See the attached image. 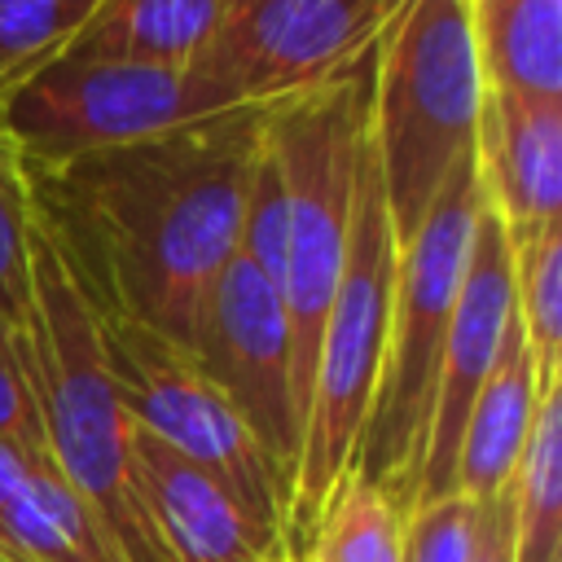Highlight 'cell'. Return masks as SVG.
<instances>
[{
	"instance_id": "8992f818",
	"label": "cell",
	"mask_w": 562,
	"mask_h": 562,
	"mask_svg": "<svg viewBox=\"0 0 562 562\" xmlns=\"http://www.w3.org/2000/svg\"><path fill=\"white\" fill-rule=\"evenodd\" d=\"M474 215H479V167L470 154L448 176V184L430 202L417 233L395 250L382 369H378V391H373L356 465L378 487H386L400 509H408L417 492L435 369H439L443 334L461 290V272L470 259Z\"/></svg>"
},
{
	"instance_id": "d6986e66",
	"label": "cell",
	"mask_w": 562,
	"mask_h": 562,
	"mask_svg": "<svg viewBox=\"0 0 562 562\" xmlns=\"http://www.w3.org/2000/svg\"><path fill=\"white\" fill-rule=\"evenodd\" d=\"M514 255V321L522 329L536 386H562V224L509 241Z\"/></svg>"
},
{
	"instance_id": "83f0119b",
	"label": "cell",
	"mask_w": 562,
	"mask_h": 562,
	"mask_svg": "<svg viewBox=\"0 0 562 562\" xmlns=\"http://www.w3.org/2000/svg\"><path fill=\"white\" fill-rule=\"evenodd\" d=\"M0 347H4V342H0Z\"/></svg>"
},
{
	"instance_id": "30bf717a",
	"label": "cell",
	"mask_w": 562,
	"mask_h": 562,
	"mask_svg": "<svg viewBox=\"0 0 562 562\" xmlns=\"http://www.w3.org/2000/svg\"><path fill=\"white\" fill-rule=\"evenodd\" d=\"M184 351L202 364V373L228 395V404L241 413L255 439L272 452V461L285 470V492H290L299 413H294L290 321L281 290L255 263L233 255L202 294Z\"/></svg>"
},
{
	"instance_id": "7c38bea8",
	"label": "cell",
	"mask_w": 562,
	"mask_h": 562,
	"mask_svg": "<svg viewBox=\"0 0 562 562\" xmlns=\"http://www.w3.org/2000/svg\"><path fill=\"white\" fill-rule=\"evenodd\" d=\"M132 492L162 562H259L281 549L215 474L132 430Z\"/></svg>"
},
{
	"instance_id": "5bb4252c",
	"label": "cell",
	"mask_w": 562,
	"mask_h": 562,
	"mask_svg": "<svg viewBox=\"0 0 562 562\" xmlns=\"http://www.w3.org/2000/svg\"><path fill=\"white\" fill-rule=\"evenodd\" d=\"M540 395L544 391L536 386L522 329L509 316L501 356H496L487 382L479 386V395H474V404L465 413V426H461L457 492L465 501L487 505V501H496L509 487V479L518 470V457L527 448V435H531Z\"/></svg>"
},
{
	"instance_id": "4fadbf2b",
	"label": "cell",
	"mask_w": 562,
	"mask_h": 562,
	"mask_svg": "<svg viewBox=\"0 0 562 562\" xmlns=\"http://www.w3.org/2000/svg\"><path fill=\"white\" fill-rule=\"evenodd\" d=\"M474 167L509 241L562 224V101L483 88Z\"/></svg>"
},
{
	"instance_id": "5b68a950",
	"label": "cell",
	"mask_w": 562,
	"mask_h": 562,
	"mask_svg": "<svg viewBox=\"0 0 562 562\" xmlns=\"http://www.w3.org/2000/svg\"><path fill=\"white\" fill-rule=\"evenodd\" d=\"M391 285H395V233L382 202L378 162L369 149L360 171V198H356L342 277L316 342L312 386H307L299 448L290 465V492L281 509V553L290 562L303 553L325 496L360 457V439L369 426L378 369H382Z\"/></svg>"
},
{
	"instance_id": "ba28073f",
	"label": "cell",
	"mask_w": 562,
	"mask_h": 562,
	"mask_svg": "<svg viewBox=\"0 0 562 562\" xmlns=\"http://www.w3.org/2000/svg\"><path fill=\"white\" fill-rule=\"evenodd\" d=\"M105 360L119 382L123 408L136 430L215 474L268 531L281 540L285 470L255 439L228 395L202 373V364L154 329L132 321H105Z\"/></svg>"
},
{
	"instance_id": "4316f807",
	"label": "cell",
	"mask_w": 562,
	"mask_h": 562,
	"mask_svg": "<svg viewBox=\"0 0 562 562\" xmlns=\"http://www.w3.org/2000/svg\"><path fill=\"white\" fill-rule=\"evenodd\" d=\"M0 562H18V558H13V553H9V549H0Z\"/></svg>"
},
{
	"instance_id": "277c9868",
	"label": "cell",
	"mask_w": 562,
	"mask_h": 562,
	"mask_svg": "<svg viewBox=\"0 0 562 562\" xmlns=\"http://www.w3.org/2000/svg\"><path fill=\"white\" fill-rule=\"evenodd\" d=\"M369 92L373 53L342 79L268 110V140L285 184V263L281 303L290 321V382L294 413L303 422L312 364L329 299L342 277L347 237L360 198V171L369 154Z\"/></svg>"
},
{
	"instance_id": "e0dca14e",
	"label": "cell",
	"mask_w": 562,
	"mask_h": 562,
	"mask_svg": "<svg viewBox=\"0 0 562 562\" xmlns=\"http://www.w3.org/2000/svg\"><path fill=\"white\" fill-rule=\"evenodd\" d=\"M505 496L514 562H562V386H549L540 395L527 448Z\"/></svg>"
},
{
	"instance_id": "ffe728a7",
	"label": "cell",
	"mask_w": 562,
	"mask_h": 562,
	"mask_svg": "<svg viewBox=\"0 0 562 562\" xmlns=\"http://www.w3.org/2000/svg\"><path fill=\"white\" fill-rule=\"evenodd\" d=\"M101 0H0V92L57 61Z\"/></svg>"
},
{
	"instance_id": "7402d4cb",
	"label": "cell",
	"mask_w": 562,
	"mask_h": 562,
	"mask_svg": "<svg viewBox=\"0 0 562 562\" xmlns=\"http://www.w3.org/2000/svg\"><path fill=\"white\" fill-rule=\"evenodd\" d=\"M237 255L255 263L277 290H281V263H285V184L272 154V140L263 132V149L255 158L246 202H241V228H237Z\"/></svg>"
},
{
	"instance_id": "2e32d148",
	"label": "cell",
	"mask_w": 562,
	"mask_h": 562,
	"mask_svg": "<svg viewBox=\"0 0 562 562\" xmlns=\"http://www.w3.org/2000/svg\"><path fill=\"white\" fill-rule=\"evenodd\" d=\"M483 88L562 101V0H470Z\"/></svg>"
},
{
	"instance_id": "9c48e42d",
	"label": "cell",
	"mask_w": 562,
	"mask_h": 562,
	"mask_svg": "<svg viewBox=\"0 0 562 562\" xmlns=\"http://www.w3.org/2000/svg\"><path fill=\"white\" fill-rule=\"evenodd\" d=\"M400 0H228L193 75L228 105H277L360 66Z\"/></svg>"
},
{
	"instance_id": "52a82bcc",
	"label": "cell",
	"mask_w": 562,
	"mask_h": 562,
	"mask_svg": "<svg viewBox=\"0 0 562 562\" xmlns=\"http://www.w3.org/2000/svg\"><path fill=\"white\" fill-rule=\"evenodd\" d=\"M189 66L145 61H70L57 57L0 92V123L26 162H61L75 154L149 140L215 114H228Z\"/></svg>"
},
{
	"instance_id": "cb8c5ba5",
	"label": "cell",
	"mask_w": 562,
	"mask_h": 562,
	"mask_svg": "<svg viewBox=\"0 0 562 562\" xmlns=\"http://www.w3.org/2000/svg\"><path fill=\"white\" fill-rule=\"evenodd\" d=\"M0 439L22 443V448H44L40 439V417H35V400L26 391V378L9 351V342L0 347Z\"/></svg>"
},
{
	"instance_id": "603a6c76",
	"label": "cell",
	"mask_w": 562,
	"mask_h": 562,
	"mask_svg": "<svg viewBox=\"0 0 562 562\" xmlns=\"http://www.w3.org/2000/svg\"><path fill=\"white\" fill-rule=\"evenodd\" d=\"M479 531V505L461 492H443L404 509L400 562H470Z\"/></svg>"
},
{
	"instance_id": "3957f363",
	"label": "cell",
	"mask_w": 562,
	"mask_h": 562,
	"mask_svg": "<svg viewBox=\"0 0 562 562\" xmlns=\"http://www.w3.org/2000/svg\"><path fill=\"white\" fill-rule=\"evenodd\" d=\"M483 66L470 0H400L373 44L369 149L395 250L417 233L448 176L474 154Z\"/></svg>"
},
{
	"instance_id": "9a60e30c",
	"label": "cell",
	"mask_w": 562,
	"mask_h": 562,
	"mask_svg": "<svg viewBox=\"0 0 562 562\" xmlns=\"http://www.w3.org/2000/svg\"><path fill=\"white\" fill-rule=\"evenodd\" d=\"M228 0H101L61 57L193 66Z\"/></svg>"
},
{
	"instance_id": "8fae6325",
	"label": "cell",
	"mask_w": 562,
	"mask_h": 562,
	"mask_svg": "<svg viewBox=\"0 0 562 562\" xmlns=\"http://www.w3.org/2000/svg\"><path fill=\"white\" fill-rule=\"evenodd\" d=\"M514 316V255H509V233L501 215L483 202L479 189V215L470 233V259L461 272V290L452 303V321L443 334L439 369H435V391H430V417H426V439H422V465H417V501L457 492V448H461V426L465 413L487 382L505 329Z\"/></svg>"
},
{
	"instance_id": "6da1fadb",
	"label": "cell",
	"mask_w": 562,
	"mask_h": 562,
	"mask_svg": "<svg viewBox=\"0 0 562 562\" xmlns=\"http://www.w3.org/2000/svg\"><path fill=\"white\" fill-rule=\"evenodd\" d=\"M268 110L241 105L149 140L26 162L31 211L105 321L189 347L202 294L237 255Z\"/></svg>"
},
{
	"instance_id": "ac0fdd59",
	"label": "cell",
	"mask_w": 562,
	"mask_h": 562,
	"mask_svg": "<svg viewBox=\"0 0 562 562\" xmlns=\"http://www.w3.org/2000/svg\"><path fill=\"white\" fill-rule=\"evenodd\" d=\"M404 509L360 465H351L325 496L307 544L294 562H400Z\"/></svg>"
},
{
	"instance_id": "484cf974",
	"label": "cell",
	"mask_w": 562,
	"mask_h": 562,
	"mask_svg": "<svg viewBox=\"0 0 562 562\" xmlns=\"http://www.w3.org/2000/svg\"><path fill=\"white\" fill-rule=\"evenodd\" d=\"M259 562H290V558H285V553L277 549V553H268V558H259Z\"/></svg>"
},
{
	"instance_id": "7a4b0ae2",
	"label": "cell",
	"mask_w": 562,
	"mask_h": 562,
	"mask_svg": "<svg viewBox=\"0 0 562 562\" xmlns=\"http://www.w3.org/2000/svg\"><path fill=\"white\" fill-rule=\"evenodd\" d=\"M9 351L35 400L40 439L127 562H162L132 492V417L105 360L101 312L31 211L26 312Z\"/></svg>"
},
{
	"instance_id": "d4e9b609",
	"label": "cell",
	"mask_w": 562,
	"mask_h": 562,
	"mask_svg": "<svg viewBox=\"0 0 562 562\" xmlns=\"http://www.w3.org/2000/svg\"><path fill=\"white\" fill-rule=\"evenodd\" d=\"M470 562H514V527H509V496L479 505V531Z\"/></svg>"
},
{
	"instance_id": "44dd1931",
	"label": "cell",
	"mask_w": 562,
	"mask_h": 562,
	"mask_svg": "<svg viewBox=\"0 0 562 562\" xmlns=\"http://www.w3.org/2000/svg\"><path fill=\"white\" fill-rule=\"evenodd\" d=\"M26 255H31V184L26 158L0 123V342L26 312Z\"/></svg>"
}]
</instances>
